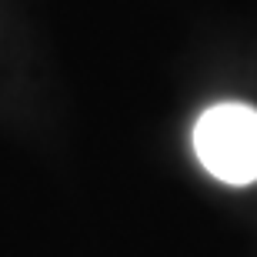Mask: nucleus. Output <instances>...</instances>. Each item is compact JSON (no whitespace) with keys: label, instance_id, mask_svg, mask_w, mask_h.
<instances>
[{"label":"nucleus","instance_id":"obj_1","mask_svg":"<svg viewBox=\"0 0 257 257\" xmlns=\"http://www.w3.org/2000/svg\"><path fill=\"white\" fill-rule=\"evenodd\" d=\"M194 151L210 177L230 187L257 181V107L214 104L194 124Z\"/></svg>","mask_w":257,"mask_h":257}]
</instances>
